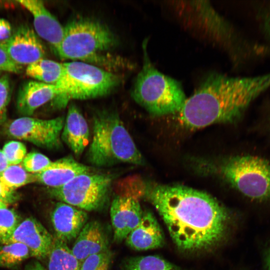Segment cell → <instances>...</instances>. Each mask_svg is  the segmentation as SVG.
<instances>
[{
  "label": "cell",
  "instance_id": "cell-1",
  "mask_svg": "<svg viewBox=\"0 0 270 270\" xmlns=\"http://www.w3.org/2000/svg\"><path fill=\"white\" fill-rule=\"evenodd\" d=\"M143 196L156 210L180 250H212L228 233L229 212L206 192L181 185L144 183Z\"/></svg>",
  "mask_w": 270,
  "mask_h": 270
},
{
  "label": "cell",
  "instance_id": "cell-2",
  "mask_svg": "<svg viewBox=\"0 0 270 270\" xmlns=\"http://www.w3.org/2000/svg\"><path fill=\"white\" fill-rule=\"evenodd\" d=\"M270 88V72L234 77L218 72L208 75L178 112V120L192 130L232 122Z\"/></svg>",
  "mask_w": 270,
  "mask_h": 270
},
{
  "label": "cell",
  "instance_id": "cell-3",
  "mask_svg": "<svg viewBox=\"0 0 270 270\" xmlns=\"http://www.w3.org/2000/svg\"><path fill=\"white\" fill-rule=\"evenodd\" d=\"M88 162L98 167L121 163L142 165L144 158L118 114L102 110L94 116L92 137L86 154Z\"/></svg>",
  "mask_w": 270,
  "mask_h": 270
},
{
  "label": "cell",
  "instance_id": "cell-4",
  "mask_svg": "<svg viewBox=\"0 0 270 270\" xmlns=\"http://www.w3.org/2000/svg\"><path fill=\"white\" fill-rule=\"evenodd\" d=\"M172 6L184 22L224 46L234 58L264 56L266 52L264 45L242 39L207 2H176Z\"/></svg>",
  "mask_w": 270,
  "mask_h": 270
},
{
  "label": "cell",
  "instance_id": "cell-5",
  "mask_svg": "<svg viewBox=\"0 0 270 270\" xmlns=\"http://www.w3.org/2000/svg\"><path fill=\"white\" fill-rule=\"evenodd\" d=\"M143 44L144 62L137 75L132 96L150 114L162 116L178 113L186 98L177 80L162 73L152 64Z\"/></svg>",
  "mask_w": 270,
  "mask_h": 270
},
{
  "label": "cell",
  "instance_id": "cell-6",
  "mask_svg": "<svg viewBox=\"0 0 270 270\" xmlns=\"http://www.w3.org/2000/svg\"><path fill=\"white\" fill-rule=\"evenodd\" d=\"M62 76L55 84L58 94L52 101L62 108L71 100H88L106 96L118 84L115 74L96 66L80 61L62 63Z\"/></svg>",
  "mask_w": 270,
  "mask_h": 270
},
{
  "label": "cell",
  "instance_id": "cell-7",
  "mask_svg": "<svg viewBox=\"0 0 270 270\" xmlns=\"http://www.w3.org/2000/svg\"><path fill=\"white\" fill-rule=\"evenodd\" d=\"M116 44L115 36L105 24L80 18L64 27L62 40L55 52L60 58L86 63L102 62V53Z\"/></svg>",
  "mask_w": 270,
  "mask_h": 270
},
{
  "label": "cell",
  "instance_id": "cell-8",
  "mask_svg": "<svg viewBox=\"0 0 270 270\" xmlns=\"http://www.w3.org/2000/svg\"><path fill=\"white\" fill-rule=\"evenodd\" d=\"M223 178L234 188L256 201L270 198V162L256 156L232 157L220 166Z\"/></svg>",
  "mask_w": 270,
  "mask_h": 270
},
{
  "label": "cell",
  "instance_id": "cell-9",
  "mask_svg": "<svg viewBox=\"0 0 270 270\" xmlns=\"http://www.w3.org/2000/svg\"><path fill=\"white\" fill-rule=\"evenodd\" d=\"M113 178L107 174H80L64 186L50 188L49 193L60 202L86 212L102 208L109 198Z\"/></svg>",
  "mask_w": 270,
  "mask_h": 270
},
{
  "label": "cell",
  "instance_id": "cell-10",
  "mask_svg": "<svg viewBox=\"0 0 270 270\" xmlns=\"http://www.w3.org/2000/svg\"><path fill=\"white\" fill-rule=\"evenodd\" d=\"M129 181L130 184L114 197L110 206L114 240L117 242L125 240L140 223L144 213L140 199L143 197L144 183L136 178Z\"/></svg>",
  "mask_w": 270,
  "mask_h": 270
},
{
  "label": "cell",
  "instance_id": "cell-11",
  "mask_svg": "<svg viewBox=\"0 0 270 270\" xmlns=\"http://www.w3.org/2000/svg\"><path fill=\"white\" fill-rule=\"evenodd\" d=\"M64 118L42 120L24 116L10 122L6 132L10 137L48 149L60 148Z\"/></svg>",
  "mask_w": 270,
  "mask_h": 270
},
{
  "label": "cell",
  "instance_id": "cell-12",
  "mask_svg": "<svg viewBox=\"0 0 270 270\" xmlns=\"http://www.w3.org/2000/svg\"><path fill=\"white\" fill-rule=\"evenodd\" d=\"M18 65L29 66L44 58V48L34 30L22 25L14 31L10 38L0 44Z\"/></svg>",
  "mask_w": 270,
  "mask_h": 270
},
{
  "label": "cell",
  "instance_id": "cell-13",
  "mask_svg": "<svg viewBox=\"0 0 270 270\" xmlns=\"http://www.w3.org/2000/svg\"><path fill=\"white\" fill-rule=\"evenodd\" d=\"M54 236L36 218H28L22 220L6 244L18 242L30 250L31 256L44 259L50 254Z\"/></svg>",
  "mask_w": 270,
  "mask_h": 270
},
{
  "label": "cell",
  "instance_id": "cell-14",
  "mask_svg": "<svg viewBox=\"0 0 270 270\" xmlns=\"http://www.w3.org/2000/svg\"><path fill=\"white\" fill-rule=\"evenodd\" d=\"M55 237L68 243L75 240L87 223L86 212L70 204L58 202L50 215Z\"/></svg>",
  "mask_w": 270,
  "mask_h": 270
},
{
  "label": "cell",
  "instance_id": "cell-15",
  "mask_svg": "<svg viewBox=\"0 0 270 270\" xmlns=\"http://www.w3.org/2000/svg\"><path fill=\"white\" fill-rule=\"evenodd\" d=\"M16 2L32 14L36 34L46 41L55 52L62 40L64 27L48 10L42 1L19 0Z\"/></svg>",
  "mask_w": 270,
  "mask_h": 270
},
{
  "label": "cell",
  "instance_id": "cell-16",
  "mask_svg": "<svg viewBox=\"0 0 270 270\" xmlns=\"http://www.w3.org/2000/svg\"><path fill=\"white\" fill-rule=\"evenodd\" d=\"M90 172L88 166L68 156L52 162L43 170L34 174V176L36 182L54 188L64 186L80 174Z\"/></svg>",
  "mask_w": 270,
  "mask_h": 270
},
{
  "label": "cell",
  "instance_id": "cell-17",
  "mask_svg": "<svg viewBox=\"0 0 270 270\" xmlns=\"http://www.w3.org/2000/svg\"><path fill=\"white\" fill-rule=\"evenodd\" d=\"M108 246L109 240L104 227L99 222L92 220L84 225L70 249L81 263L90 256L109 250Z\"/></svg>",
  "mask_w": 270,
  "mask_h": 270
},
{
  "label": "cell",
  "instance_id": "cell-18",
  "mask_svg": "<svg viewBox=\"0 0 270 270\" xmlns=\"http://www.w3.org/2000/svg\"><path fill=\"white\" fill-rule=\"evenodd\" d=\"M126 244L136 250H146L162 247L164 237L160 226L154 214L144 211L138 225L125 239Z\"/></svg>",
  "mask_w": 270,
  "mask_h": 270
},
{
  "label": "cell",
  "instance_id": "cell-19",
  "mask_svg": "<svg viewBox=\"0 0 270 270\" xmlns=\"http://www.w3.org/2000/svg\"><path fill=\"white\" fill-rule=\"evenodd\" d=\"M90 136V129L85 118L75 105H70L64 118L61 140L78 157L86 147Z\"/></svg>",
  "mask_w": 270,
  "mask_h": 270
},
{
  "label": "cell",
  "instance_id": "cell-20",
  "mask_svg": "<svg viewBox=\"0 0 270 270\" xmlns=\"http://www.w3.org/2000/svg\"><path fill=\"white\" fill-rule=\"evenodd\" d=\"M55 85L36 80L25 82L20 87L17 96L18 112L26 116L32 114L40 106L52 101L57 96Z\"/></svg>",
  "mask_w": 270,
  "mask_h": 270
},
{
  "label": "cell",
  "instance_id": "cell-21",
  "mask_svg": "<svg viewBox=\"0 0 270 270\" xmlns=\"http://www.w3.org/2000/svg\"><path fill=\"white\" fill-rule=\"evenodd\" d=\"M48 257V270H80V263L67 244L55 236Z\"/></svg>",
  "mask_w": 270,
  "mask_h": 270
},
{
  "label": "cell",
  "instance_id": "cell-22",
  "mask_svg": "<svg viewBox=\"0 0 270 270\" xmlns=\"http://www.w3.org/2000/svg\"><path fill=\"white\" fill-rule=\"evenodd\" d=\"M62 70V63L44 58L27 66L26 74L36 81L55 85L60 80Z\"/></svg>",
  "mask_w": 270,
  "mask_h": 270
},
{
  "label": "cell",
  "instance_id": "cell-23",
  "mask_svg": "<svg viewBox=\"0 0 270 270\" xmlns=\"http://www.w3.org/2000/svg\"><path fill=\"white\" fill-rule=\"evenodd\" d=\"M124 270H182L156 255L132 257L125 261Z\"/></svg>",
  "mask_w": 270,
  "mask_h": 270
},
{
  "label": "cell",
  "instance_id": "cell-24",
  "mask_svg": "<svg viewBox=\"0 0 270 270\" xmlns=\"http://www.w3.org/2000/svg\"><path fill=\"white\" fill-rule=\"evenodd\" d=\"M0 182L14 190L26 184L36 182L34 174L28 172L22 164L8 166L0 174Z\"/></svg>",
  "mask_w": 270,
  "mask_h": 270
},
{
  "label": "cell",
  "instance_id": "cell-25",
  "mask_svg": "<svg viewBox=\"0 0 270 270\" xmlns=\"http://www.w3.org/2000/svg\"><path fill=\"white\" fill-rule=\"evenodd\" d=\"M31 256L25 245L18 242L0 244V267L14 266Z\"/></svg>",
  "mask_w": 270,
  "mask_h": 270
},
{
  "label": "cell",
  "instance_id": "cell-26",
  "mask_svg": "<svg viewBox=\"0 0 270 270\" xmlns=\"http://www.w3.org/2000/svg\"><path fill=\"white\" fill-rule=\"evenodd\" d=\"M20 217L13 210L0 208V244H6L20 223Z\"/></svg>",
  "mask_w": 270,
  "mask_h": 270
},
{
  "label": "cell",
  "instance_id": "cell-27",
  "mask_svg": "<svg viewBox=\"0 0 270 270\" xmlns=\"http://www.w3.org/2000/svg\"><path fill=\"white\" fill-rule=\"evenodd\" d=\"M112 258L110 250L90 256L80 263V270H109Z\"/></svg>",
  "mask_w": 270,
  "mask_h": 270
},
{
  "label": "cell",
  "instance_id": "cell-28",
  "mask_svg": "<svg viewBox=\"0 0 270 270\" xmlns=\"http://www.w3.org/2000/svg\"><path fill=\"white\" fill-rule=\"evenodd\" d=\"M52 162L44 154L31 152L26 154L21 164L28 172L36 174L43 170Z\"/></svg>",
  "mask_w": 270,
  "mask_h": 270
},
{
  "label": "cell",
  "instance_id": "cell-29",
  "mask_svg": "<svg viewBox=\"0 0 270 270\" xmlns=\"http://www.w3.org/2000/svg\"><path fill=\"white\" fill-rule=\"evenodd\" d=\"M2 150L10 166L21 164L27 154L26 146L16 140L8 142Z\"/></svg>",
  "mask_w": 270,
  "mask_h": 270
},
{
  "label": "cell",
  "instance_id": "cell-30",
  "mask_svg": "<svg viewBox=\"0 0 270 270\" xmlns=\"http://www.w3.org/2000/svg\"><path fill=\"white\" fill-rule=\"evenodd\" d=\"M256 13L260 30L270 43V1L256 4Z\"/></svg>",
  "mask_w": 270,
  "mask_h": 270
},
{
  "label": "cell",
  "instance_id": "cell-31",
  "mask_svg": "<svg viewBox=\"0 0 270 270\" xmlns=\"http://www.w3.org/2000/svg\"><path fill=\"white\" fill-rule=\"evenodd\" d=\"M10 78L8 74L0 77V122L6 117L7 106L11 96Z\"/></svg>",
  "mask_w": 270,
  "mask_h": 270
},
{
  "label": "cell",
  "instance_id": "cell-32",
  "mask_svg": "<svg viewBox=\"0 0 270 270\" xmlns=\"http://www.w3.org/2000/svg\"><path fill=\"white\" fill-rule=\"evenodd\" d=\"M22 66L16 64L6 51L0 46V71L18 74Z\"/></svg>",
  "mask_w": 270,
  "mask_h": 270
},
{
  "label": "cell",
  "instance_id": "cell-33",
  "mask_svg": "<svg viewBox=\"0 0 270 270\" xmlns=\"http://www.w3.org/2000/svg\"><path fill=\"white\" fill-rule=\"evenodd\" d=\"M16 200L14 190L7 188L0 182V200L8 204L15 202Z\"/></svg>",
  "mask_w": 270,
  "mask_h": 270
},
{
  "label": "cell",
  "instance_id": "cell-34",
  "mask_svg": "<svg viewBox=\"0 0 270 270\" xmlns=\"http://www.w3.org/2000/svg\"><path fill=\"white\" fill-rule=\"evenodd\" d=\"M12 33L10 24L6 20L0 18V44L8 40Z\"/></svg>",
  "mask_w": 270,
  "mask_h": 270
},
{
  "label": "cell",
  "instance_id": "cell-35",
  "mask_svg": "<svg viewBox=\"0 0 270 270\" xmlns=\"http://www.w3.org/2000/svg\"><path fill=\"white\" fill-rule=\"evenodd\" d=\"M10 164L2 150H0V174L4 171Z\"/></svg>",
  "mask_w": 270,
  "mask_h": 270
},
{
  "label": "cell",
  "instance_id": "cell-36",
  "mask_svg": "<svg viewBox=\"0 0 270 270\" xmlns=\"http://www.w3.org/2000/svg\"><path fill=\"white\" fill-rule=\"evenodd\" d=\"M26 270H45V269L39 262H36L28 266Z\"/></svg>",
  "mask_w": 270,
  "mask_h": 270
},
{
  "label": "cell",
  "instance_id": "cell-37",
  "mask_svg": "<svg viewBox=\"0 0 270 270\" xmlns=\"http://www.w3.org/2000/svg\"><path fill=\"white\" fill-rule=\"evenodd\" d=\"M266 264L268 270H270V248L268 250L266 257Z\"/></svg>",
  "mask_w": 270,
  "mask_h": 270
},
{
  "label": "cell",
  "instance_id": "cell-38",
  "mask_svg": "<svg viewBox=\"0 0 270 270\" xmlns=\"http://www.w3.org/2000/svg\"><path fill=\"white\" fill-rule=\"evenodd\" d=\"M8 204L0 200V208H8Z\"/></svg>",
  "mask_w": 270,
  "mask_h": 270
}]
</instances>
